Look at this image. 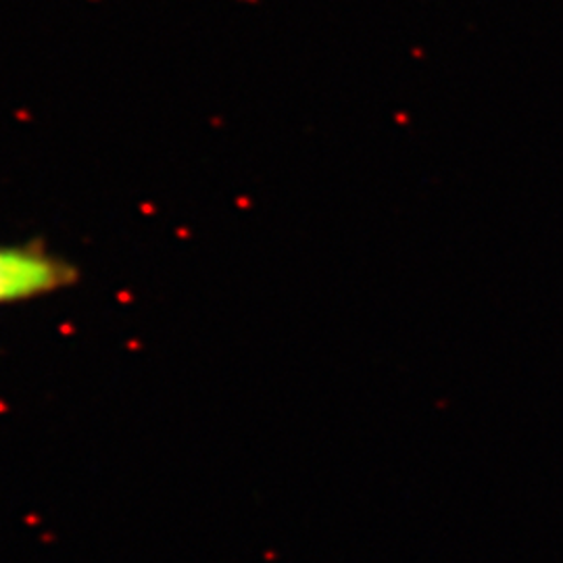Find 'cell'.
<instances>
[{
  "mask_svg": "<svg viewBox=\"0 0 563 563\" xmlns=\"http://www.w3.org/2000/svg\"><path fill=\"white\" fill-rule=\"evenodd\" d=\"M78 280V267L41 242L0 244V307L57 295Z\"/></svg>",
  "mask_w": 563,
  "mask_h": 563,
  "instance_id": "cell-1",
  "label": "cell"
}]
</instances>
